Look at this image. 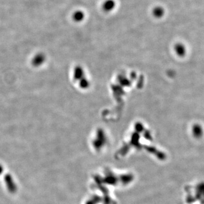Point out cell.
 Segmentation results:
<instances>
[{"mask_svg": "<svg viewBox=\"0 0 204 204\" xmlns=\"http://www.w3.org/2000/svg\"><path fill=\"white\" fill-rule=\"evenodd\" d=\"M115 6V3L114 1H113L112 0H108L104 2L103 5V8L105 10L111 11L114 8Z\"/></svg>", "mask_w": 204, "mask_h": 204, "instance_id": "obj_1", "label": "cell"}, {"mask_svg": "<svg viewBox=\"0 0 204 204\" xmlns=\"http://www.w3.org/2000/svg\"><path fill=\"white\" fill-rule=\"evenodd\" d=\"M84 17V13L81 11H76L73 15V18L76 22L82 21Z\"/></svg>", "mask_w": 204, "mask_h": 204, "instance_id": "obj_2", "label": "cell"}, {"mask_svg": "<svg viewBox=\"0 0 204 204\" xmlns=\"http://www.w3.org/2000/svg\"><path fill=\"white\" fill-rule=\"evenodd\" d=\"M163 13H164L163 10L160 7H158L155 8L154 9V11H153L154 15L156 17H160L161 16L163 15Z\"/></svg>", "mask_w": 204, "mask_h": 204, "instance_id": "obj_3", "label": "cell"}]
</instances>
